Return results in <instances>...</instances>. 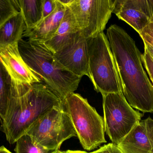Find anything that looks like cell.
<instances>
[{"label":"cell","instance_id":"e0dca14e","mask_svg":"<svg viewBox=\"0 0 153 153\" xmlns=\"http://www.w3.org/2000/svg\"><path fill=\"white\" fill-rule=\"evenodd\" d=\"M12 79L0 59V118L4 119L11 94Z\"/></svg>","mask_w":153,"mask_h":153},{"label":"cell","instance_id":"30bf717a","mask_svg":"<svg viewBox=\"0 0 153 153\" xmlns=\"http://www.w3.org/2000/svg\"><path fill=\"white\" fill-rule=\"evenodd\" d=\"M113 13L139 33L153 22V0H116Z\"/></svg>","mask_w":153,"mask_h":153},{"label":"cell","instance_id":"9a60e30c","mask_svg":"<svg viewBox=\"0 0 153 153\" xmlns=\"http://www.w3.org/2000/svg\"><path fill=\"white\" fill-rule=\"evenodd\" d=\"M26 29L22 13L19 11L0 27V47L19 43Z\"/></svg>","mask_w":153,"mask_h":153},{"label":"cell","instance_id":"5b68a950","mask_svg":"<svg viewBox=\"0 0 153 153\" xmlns=\"http://www.w3.org/2000/svg\"><path fill=\"white\" fill-rule=\"evenodd\" d=\"M63 106L85 150L91 151L107 143L104 119L86 99L73 93L66 97Z\"/></svg>","mask_w":153,"mask_h":153},{"label":"cell","instance_id":"4fadbf2b","mask_svg":"<svg viewBox=\"0 0 153 153\" xmlns=\"http://www.w3.org/2000/svg\"><path fill=\"white\" fill-rule=\"evenodd\" d=\"M66 10V6L57 0L56 7L53 12L42 20L35 28L26 30L23 37L36 43L44 44L52 38L57 31Z\"/></svg>","mask_w":153,"mask_h":153},{"label":"cell","instance_id":"ba28073f","mask_svg":"<svg viewBox=\"0 0 153 153\" xmlns=\"http://www.w3.org/2000/svg\"><path fill=\"white\" fill-rule=\"evenodd\" d=\"M116 0H74L69 5L80 34L86 39L95 37L106 28Z\"/></svg>","mask_w":153,"mask_h":153},{"label":"cell","instance_id":"277c9868","mask_svg":"<svg viewBox=\"0 0 153 153\" xmlns=\"http://www.w3.org/2000/svg\"><path fill=\"white\" fill-rule=\"evenodd\" d=\"M88 43L89 78L95 90L102 96L122 93L116 63L107 36L102 32L88 40Z\"/></svg>","mask_w":153,"mask_h":153},{"label":"cell","instance_id":"9c48e42d","mask_svg":"<svg viewBox=\"0 0 153 153\" xmlns=\"http://www.w3.org/2000/svg\"><path fill=\"white\" fill-rule=\"evenodd\" d=\"M88 40L78 33L54 54L56 61L63 69L81 79L84 75L89 76Z\"/></svg>","mask_w":153,"mask_h":153},{"label":"cell","instance_id":"7a4b0ae2","mask_svg":"<svg viewBox=\"0 0 153 153\" xmlns=\"http://www.w3.org/2000/svg\"><path fill=\"white\" fill-rule=\"evenodd\" d=\"M62 106V102L45 84L20 83L12 80L11 94L2 125L7 141L11 144L16 143L39 118Z\"/></svg>","mask_w":153,"mask_h":153},{"label":"cell","instance_id":"d4e9b609","mask_svg":"<svg viewBox=\"0 0 153 153\" xmlns=\"http://www.w3.org/2000/svg\"><path fill=\"white\" fill-rule=\"evenodd\" d=\"M58 1L65 6H69L73 2L74 0H58Z\"/></svg>","mask_w":153,"mask_h":153},{"label":"cell","instance_id":"ffe728a7","mask_svg":"<svg viewBox=\"0 0 153 153\" xmlns=\"http://www.w3.org/2000/svg\"><path fill=\"white\" fill-rule=\"evenodd\" d=\"M56 3L57 0H43V10L41 21L53 12L56 8Z\"/></svg>","mask_w":153,"mask_h":153},{"label":"cell","instance_id":"8992f818","mask_svg":"<svg viewBox=\"0 0 153 153\" xmlns=\"http://www.w3.org/2000/svg\"><path fill=\"white\" fill-rule=\"evenodd\" d=\"M34 144L47 152L57 151L76 131L64 106L56 107L39 118L27 131Z\"/></svg>","mask_w":153,"mask_h":153},{"label":"cell","instance_id":"4316f807","mask_svg":"<svg viewBox=\"0 0 153 153\" xmlns=\"http://www.w3.org/2000/svg\"><path fill=\"white\" fill-rule=\"evenodd\" d=\"M0 153H12L4 146L0 147Z\"/></svg>","mask_w":153,"mask_h":153},{"label":"cell","instance_id":"2e32d148","mask_svg":"<svg viewBox=\"0 0 153 153\" xmlns=\"http://www.w3.org/2000/svg\"><path fill=\"white\" fill-rule=\"evenodd\" d=\"M19 11L21 12L27 30L35 28L42 18L43 0H16Z\"/></svg>","mask_w":153,"mask_h":153},{"label":"cell","instance_id":"6da1fadb","mask_svg":"<svg viewBox=\"0 0 153 153\" xmlns=\"http://www.w3.org/2000/svg\"><path fill=\"white\" fill-rule=\"evenodd\" d=\"M107 36L114 57L123 95L129 105L143 113L153 112V85L144 70L135 41L114 24Z\"/></svg>","mask_w":153,"mask_h":153},{"label":"cell","instance_id":"484cf974","mask_svg":"<svg viewBox=\"0 0 153 153\" xmlns=\"http://www.w3.org/2000/svg\"><path fill=\"white\" fill-rule=\"evenodd\" d=\"M66 153H95L94 152H83V151H66Z\"/></svg>","mask_w":153,"mask_h":153},{"label":"cell","instance_id":"3957f363","mask_svg":"<svg viewBox=\"0 0 153 153\" xmlns=\"http://www.w3.org/2000/svg\"><path fill=\"white\" fill-rule=\"evenodd\" d=\"M18 46L21 55L30 70L63 103L69 94L77 90L81 78L63 69L44 44L22 39Z\"/></svg>","mask_w":153,"mask_h":153},{"label":"cell","instance_id":"52a82bcc","mask_svg":"<svg viewBox=\"0 0 153 153\" xmlns=\"http://www.w3.org/2000/svg\"><path fill=\"white\" fill-rule=\"evenodd\" d=\"M105 132L111 141L118 145L143 116L128 103L122 93L102 96Z\"/></svg>","mask_w":153,"mask_h":153},{"label":"cell","instance_id":"8fae6325","mask_svg":"<svg viewBox=\"0 0 153 153\" xmlns=\"http://www.w3.org/2000/svg\"><path fill=\"white\" fill-rule=\"evenodd\" d=\"M0 59L13 81L27 84L41 82L21 55L18 43L0 47Z\"/></svg>","mask_w":153,"mask_h":153},{"label":"cell","instance_id":"603a6c76","mask_svg":"<svg viewBox=\"0 0 153 153\" xmlns=\"http://www.w3.org/2000/svg\"><path fill=\"white\" fill-rule=\"evenodd\" d=\"M94 152L95 153H123L117 146L113 143L105 145Z\"/></svg>","mask_w":153,"mask_h":153},{"label":"cell","instance_id":"7c38bea8","mask_svg":"<svg viewBox=\"0 0 153 153\" xmlns=\"http://www.w3.org/2000/svg\"><path fill=\"white\" fill-rule=\"evenodd\" d=\"M123 153H153V119L140 121L117 145Z\"/></svg>","mask_w":153,"mask_h":153},{"label":"cell","instance_id":"7402d4cb","mask_svg":"<svg viewBox=\"0 0 153 153\" xmlns=\"http://www.w3.org/2000/svg\"><path fill=\"white\" fill-rule=\"evenodd\" d=\"M142 61L153 84V59L146 49L142 54Z\"/></svg>","mask_w":153,"mask_h":153},{"label":"cell","instance_id":"ac0fdd59","mask_svg":"<svg viewBox=\"0 0 153 153\" xmlns=\"http://www.w3.org/2000/svg\"><path fill=\"white\" fill-rule=\"evenodd\" d=\"M15 153H48L33 143L31 137L25 134L16 143Z\"/></svg>","mask_w":153,"mask_h":153},{"label":"cell","instance_id":"cb8c5ba5","mask_svg":"<svg viewBox=\"0 0 153 153\" xmlns=\"http://www.w3.org/2000/svg\"><path fill=\"white\" fill-rule=\"evenodd\" d=\"M145 49H146L153 59V47L150 45L144 43Z\"/></svg>","mask_w":153,"mask_h":153},{"label":"cell","instance_id":"5bb4252c","mask_svg":"<svg viewBox=\"0 0 153 153\" xmlns=\"http://www.w3.org/2000/svg\"><path fill=\"white\" fill-rule=\"evenodd\" d=\"M80 33L75 18L68 6L61 24L53 37L44 43L53 54L62 48Z\"/></svg>","mask_w":153,"mask_h":153},{"label":"cell","instance_id":"83f0119b","mask_svg":"<svg viewBox=\"0 0 153 153\" xmlns=\"http://www.w3.org/2000/svg\"><path fill=\"white\" fill-rule=\"evenodd\" d=\"M50 153H66V152H61V151L57 150V151H54Z\"/></svg>","mask_w":153,"mask_h":153},{"label":"cell","instance_id":"d6986e66","mask_svg":"<svg viewBox=\"0 0 153 153\" xmlns=\"http://www.w3.org/2000/svg\"><path fill=\"white\" fill-rule=\"evenodd\" d=\"M19 12L13 0H0V27Z\"/></svg>","mask_w":153,"mask_h":153},{"label":"cell","instance_id":"44dd1931","mask_svg":"<svg viewBox=\"0 0 153 153\" xmlns=\"http://www.w3.org/2000/svg\"><path fill=\"white\" fill-rule=\"evenodd\" d=\"M139 34L144 43L150 45L153 47V22L149 24Z\"/></svg>","mask_w":153,"mask_h":153}]
</instances>
